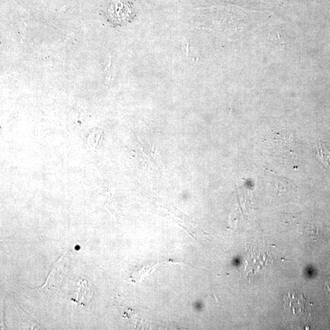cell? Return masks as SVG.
<instances>
[{"mask_svg": "<svg viewBox=\"0 0 330 330\" xmlns=\"http://www.w3.org/2000/svg\"><path fill=\"white\" fill-rule=\"evenodd\" d=\"M286 314L293 319H307L311 317V304L300 291H292L283 297Z\"/></svg>", "mask_w": 330, "mask_h": 330, "instance_id": "cell-1", "label": "cell"}, {"mask_svg": "<svg viewBox=\"0 0 330 330\" xmlns=\"http://www.w3.org/2000/svg\"><path fill=\"white\" fill-rule=\"evenodd\" d=\"M246 275H257L265 267L272 264V259L269 253L263 248L253 247L248 250L245 262Z\"/></svg>", "mask_w": 330, "mask_h": 330, "instance_id": "cell-2", "label": "cell"}, {"mask_svg": "<svg viewBox=\"0 0 330 330\" xmlns=\"http://www.w3.org/2000/svg\"><path fill=\"white\" fill-rule=\"evenodd\" d=\"M316 145L318 159L326 168L330 169V152L320 140H317Z\"/></svg>", "mask_w": 330, "mask_h": 330, "instance_id": "cell-3", "label": "cell"}, {"mask_svg": "<svg viewBox=\"0 0 330 330\" xmlns=\"http://www.w3.org/2000/svg\"><path fill=\"white\" fill-rule=\"evenodd\" d=\"M325 290H327L330 293V281L327 282L325 284Z\"/></svg>", "mask_w": 330, "mask_h": 330, "instance_id": "cell-4", "label": "cell"}]
</instances>
